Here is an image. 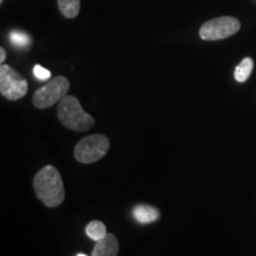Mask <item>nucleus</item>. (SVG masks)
<instances>
[{"label": "nucleus", "mask_w": 256, "mask_h": 256, "mask_svg": "<svg viewBox=\"0 0 256 256\" xmlns=\"http://www.w3.org/2000/svg\"><path fill=\"white\" fill-rule=\"evenodd\" d=\"M34 75L36 76L40 81H46V80H49L51 78V72L49 70L43 68L40 64H36V66H34Z\"/></svg>", "instance_id": "obj_13"}, {"label": "nucleus", "mask_w": 256, "mask_h": 256, "mask_svg": "<svg viewBox=\"0 0 256 256\" xmlns=\"http://www.w3.org/2000/svg\"><path fill=\"white\" fill-rule=\"evenodd\" d=\"M57 116L60 124L75 132H87L94 126V118L83 110L75 96H64L57 108Z\"/></svg>", "instance_id": "obj_2"}, {"label": "nucleus", "mask_w": 256, "mask_h": 256, "mask_svg": "<svg viewBox=\"0 0 256 256\" xmlns=\"http://www.w3.org/2000/svg\"><path fill=\"white\" fill-rule=\"evenodd\" d=\"M252 69H254V60L250 57H246L242 60V62L236 66L235 69V80L238 82H246L249 78V76L252 75Z\"/></svg>", "instance_id": "obj_10"}, {"label": "nucleus", "mask_w": 256, "mask_h": 256, "mask_svg": "<svg viewBox=\"0 0 256 256\" xmlns=\"http://www.w3.org/2000/svg\"><path fill=\"white\" fill-rule=\"evenodd\" d=\"M5 60H6V51L4 48H0V63L4 64Z\"/></svg>", "instance_id": "obj_14"}, {"label": "nucleus", "mask_w": 256, "mask_h": 256, "mask_svg": "<svg viewBox=\"0 0 256 256\" xmlns=\"http://www.w3.org/2000/svg\"><path fill=\"white\" fill-rule=\"evenodd\" d=\"M133 216L138 222L142 224H148L152 222H156L159 218L160 212L158 209L153 208L151 206H136L133 209Z\"/></svg>", "instance_id": "obj_8"}, {"label": "nucleus", "mask_w": 256, "mask_h": 256, "mask_svg": "<svg viewBox=\"0 0 256 256\" xmlns=\"http://www.w3.org/2000/svg\"><path fill=\"white\" fill-rule=\"evenodd\" d=\"M69 89V80L64 76H56L48 82L46 86L34 92L32 104L40 110L52 107L54 104L62 100L64 96H66Z\"/></svg>", "instance_id": "obj_4"}, {"label": "nucleus", "mask_w": 256, "mask_h": 256, "mask_svg": "<svg viewBox=\"0 0 256 256\" xmlns=\"http://www.w3.org/2000/svg\"><path fill=\"white\" fill-rule=\"evenodd\" d=\"M0 92L10 101L24 98L28 92V81L18 72L8 66H0Z\"/></svg>", "instance_id": "obj_5"}, {"label": "nucleus", "mask_w": 256, "mask_h": 256, "mask_svg": "<svg viewBox=\"0 0 256 256\" xmlns=\"http://www.w3.org/2000/svg\"><path fill=\"white\" fill-rule=\"evenodd\" d=\"M2 2V0H0V2Z\"/></svg>", "instance_id": "obj_16"}, {"label": "nucleus", "mask_w": 256, "mask_h": 256, "mask_svg": "<svg viewBox=\"0 0 256 256\" xmlns=\"http://www.w3.org/2000/svg\"><path fill=\"white\" fill-rule=\"evenodd\" d=\"M110 139L104 134H92L78 142L74 156L81 164H92L104 158L110 151Z\"/></svg>", "instance_id": "obj_3"}, {"label": "nucleus", "mask_w": 256, "mask_h": 256, "mask_svg": "<svg viewBox=\"0 0 256 256\" xmlns=\"http://www.w3.org/2000/svg\"><path fill=\"white\" fill-rule=\"evenodd\" d=\"M34 188L37 198L48 208H56L63 203L66 192L62 177L55 166L48 165L34 176Z\"/></svg>", "instance_id": "obj_1"}, {"label": "nucleus", "mask_w": 256, "mask_h": 256, "mask_svg": "<svg viewBox=\"0 0 256 256\" xmlns=\"http://www.w3.org/2000/svg\"><path fill=\"white\" fill-rule=\"evenodd\" d=\"M241 28V23L235 17H218L214 18L202 25L200 36L203 40H226Z\"/></svg>", "instance_id": "obj_6"}, {"label": "nucleus", "mask_w": 256, "mask_h": 256, "mask_svg": "<svg viewBox=\"0 0 256 256\" xmlns=\"http://www.w3.org/2000/svg\"><path fill=\"white\" fill-rule=\"evenodd\" d=\"M78 256H87L86 254H78Z\"/></svg>", "instance_id": "obj_15"}, {"label": "nucleus", "mask_w": 256, "mask_h": 256, "mask_svg": "<svg viewBox=\"0 0 256 256\" xmlns=\"http://www.w3.org/2000/svg\"><path fill=\"white\" fill-rule=\"evenodd\" d=\"M10 40L12 44L18 48H26L30 46L31 38L23 31H12L10 32Z\"/></svg>", "instance_id": "obj_12"}, {"label": "nucleus", "mask_w": 256, "mask_h": 256, "mask_svg": "<svg viewBox=\"0 0 256 256\" xmlns=\"http://www.w3.org/2000/svg\"><path fill=\"white\" fill-rule=\"evenodd\" d=\"M119 254V241L113 234H107L96 244L92 252V256H118Z\"/></svg>", "instance_id": "obj_7"}, {"label": "nucleus", "mask_w": 256, "mask_h": 256, "mask_svg": "<svg viewBox=\"0 0 256 256\" xmlns=\"http://www.w3.org/2000/svg\"><path fill=\"white\" fill-rule=\"evenodd\" d=\"M86 234L94 241H100L101 238H104L107 235V229H106V226L101 220H92L86 226Z\"/></svg>", "instance_id": "obj_11"}, {"label": "nucleus", "mask_w": 256, "mask_h": 256, "mask_svg": "<svg viewBox=\"0 0 256 256\" xmlns=\"http://www.w3.org/2000/svg\"><path fill=\"white\" fill-rule=\"evenodd\" d=\"M60 12L64 17L72 19L78 17L81 10V0H58Z\"/></svg>", "instance_id": "obj_9"}]
</instances>
